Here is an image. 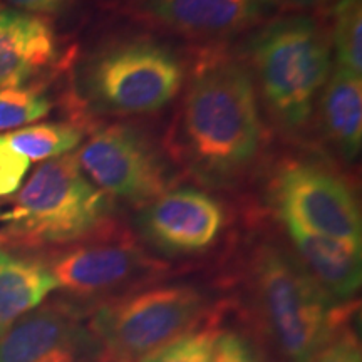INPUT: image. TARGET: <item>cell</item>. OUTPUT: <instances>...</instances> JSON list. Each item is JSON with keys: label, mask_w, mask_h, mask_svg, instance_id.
<instances>
[{"label": "cell", "mask_w": 362, "mask_h": 362, "mask_svg": "<svg viewBox=\"0 0 362 362\" xmlns=\"http://www.w3.org/2000/svg\"><path fill=\"white\" fill-rule=\"evenodd\" d=\"M211 362H260L255 349L237 332H220Z\"/></svg>", "instance_id": "obj_23"}, {"label": "cell", "mask_w": 362, "mask_h": 362, "mask_svg": "<svg viewBox=\"0 0 362 362\" xmlns=\"http://www.w3.org/2000/svg\"><path fill=\"white\" fill-rule=\"evenodd\" d=\"M206 309V296L194 285H156L103 302L88 325L103 361L136 362L193 330Z\"/></svg>", "instance_id": "obj_5"}, {"label": "cell", "mask_w": 362, "mask_h": 362, "mask_svg": "<svg viewBox=\"0 0 362 362\" xmlns=\"http://www.w3.org/2000/svg\"><path fill=\"white\" fill-rule=\"evenodd\" d=\"M322 123L329 139L347 160L362 146V76L336 67L322 94Z\"/></svg>", "instance_id": "obj_16"}, {"label": "cell", "mask_w": 362, "mask_h": 362, "mask_svg": "<svg viewBox=\"0 0 362 362\" xmlns=\"http://www.w3.org/2000/svg\"><path fill=\"white\" fill-rule=\"evenodd\" d=\"M4 2L27 13H51L61 8L64 0H4Z\"/></svg>", "instance_id": "obj_24"}, {"label": "cell", "mask_w": 362, "mask_h": 362, "mask_svg": "<svg viewBox=\"0 0 362 362\" xmlns=\"http://www.w3.org/2000/svg\"><path fill=\"white\" fill-rule=\"evenodd\" d=\"M225 225V211L215 198L193 188L165 192L149 202L139 228L156 248L192 255L210 248Z\"/></svg>", "instance_id": "obj_11"}, {"label": "cell", "mask_w": 362, "mask_h": 362, "mask_svg": "<svg viewBox=\"0 0 362 362\" xmlns=\"http://www.w3.org/2000/svg\"><path fill=\"white\" fill-rule=\"evenodd\" d=\"M83 138V129L67 123L35 124L6 134L7 143L13 151L25 156L29 161H49L64 156L78 148Z\"/></svg>", "instance_id": "obj_17"}, {"label": "cell", "mask_w": 362, "mask_h": 362, "mask_svg": "<svg viewBox=\"0 0 362 362\" xmlns=\"http://www.w3.org/2000/svg\"><path fill=\"white\" fill-rule=\"evenodd\" d=\"M334 49L337 67L362 74L361 0H339L334 8Z\"/></svg>", "instance_id": "obj_18"}, {"label": "cell", "mask_w": 362, "mask_h": 362, "mask_svg": "<svg viewBox=\"0 0 362 362\" xmlns=\"http://www.w3.org/2000/svg\"><path fill=\"white\" fill-rule=\"evenodd\" d=\"M30 161L13 151L6 136H0V197H8L21 188Z\"/></svg>", "instance_id": "obj_21"}, {"label": "cell", "mask_w": 362, "mask_h": 362, "mask_svg": "<svg viewBox=\"0 0 362 362\" xmlns=\"http://www.w3.org/2000/svg\"><path fill=\"white\" fill-rule=\"evenodd\" d=\"M57 52L51 25L33 13L0 8V89L19 88Z\"/></svg>", "instance_id": "obj_14"}, {"label": "cell", "mask_w": 362, "mask_h": 362, "mask_svg": "<svg viewBox=\"0 0 362 362\" xmlns=\"http://www.w3.org/2000/svg\"><path fill=\"white\" fill-rule=\"evenodd\" d=\"M272 200L282 221H293L324 237L362 243V220L349 185L327 166L291 160L270 185Z\"/></svg>", "instance_id": "obj_7"}, {"label": "cell", "mask_w": 362, "mask_h": 362, "mask_svg": "<svg viewBox=\"0 0 362 362\" xmlns=\"http://www.w3.org/2000/svg\"><path fill=\"white\" fill-rule=\"evenodd\" d=\"M298 4H317V2H324V0H296Z\"/></svg>", "instance_id": "obj_25"}, {"label": "cell", "mask_w": 362, "mask_h": 362, "mask_svg": "<svg viewBox=\"0 0 362 362\" xmlns=\"http://www.w3.org/2000/svg\"><path fill=\"white\" fill-rule=\"evenodd\" d=\"M110 202L83 173L76 156L40 165L6 210H0V243L66 245L101 232Z\"/></svg>", "instance_id": "obj_2"}, {"label": "cell", "mask_w": 362, "mask_h": 362, "mask_svg": "<svg viewBox=\"0 0 362 362\" xmlns=\"http://www.w3.org/2000/svg\"><path fill=\"white\" fill-rule=\"evenodd\" d=\"M56 288L47 265L0 248V337Z\"/></svg>", "instance_id": "obj_15"}, {"label": "cell", "mask_w": 362, "mask_h": 362, "mask_svg": "<svg viewBox=\"0 0 362 362\" xmlns=\"http://www.w3.org/2000/svg\"><path fill=\"white\" fill-rule=\"evenodd\" d=\"M78 160L83 173L104 194L131 203H148L170 187V170L138 129L112 124L98 129Z\"/></svg>", "instance_id": "obj_8"}, {"label": "cell", "mask_w": 362, "mask_h": 362, "mask_svg": "<svg viewBox=\"0 0 362 362\" xmlns=\"http://www.w3.org/2000/svg\"><path fill=\"white\" fill-rule=\"evenodd\" d=\"M252 59L279 123L305 128L330 74V42L322 27L302 16L274 22L253 40Z\"/></svg>", "instance_id": "obj_4"}, {"label": "cell", "mask_w": 362, "mask_h": 362, "mask_svg": "<svg viewBox=\"0 0 362 362\" xmlns=\"http://www.w3.org/2000/svg\"><path fill=\"white\" fill-rule=\"evenodd\" d=\"M51 111L49 99L35 89H0V131L17 129Z\"/></svg>", "instance_id": "obj_20"}, {"label": "cell", "mask_w": 362, "mask_h": 362, "mask_svg": "<svg viewBox=\"0 0 362 362\" xmlns=\"http://www.w3.org/2000/svg\"><path fill=\"white\" fill-rule=\"evenodd\" d=\"M275 4L277 0H146L144 11L178 33L220 37L264 19Z\"/></svg>", "instance_id": "obj_13"}, {"label": "cell", "mask_w": 362, "mask_h": 362, "mask_svg": "<svg viewBox=\"0 0 362 362\" xmlns=\"http://www.w3.org/2000/svg\"><path fill=\"white\" fill-rule=\"evenodd\" d=\"M296 259L334 304L347 302L362 282V243L324 237L293 221H282Z\"/></svg>", "instance_id": "obj_12"}, {"label": "cell", "mask_w": 362, "mask_h": 362, "mask_svg": "<svg viewBox=\"0 0 362 362\" xmlns=\"http://www.w3.org/2000/svg\"><path fill=\"white\" fill-rule=\"evenodd\" d=\"M88 322L71 305H44L0 337V362H101Z\"/></svg>", "instance_id": "obj_9"}, {"label": "cell", "mask_w": 362, "mask_h": 362, "mask_svg": "<svg viewBox=\"0 0 362 362\" xmlns=\"http://www.w3.org/2000/svg\"><path fill=\"white\" fill-rule=\"evenodd\" d=\"M176 148L193 176L214 188L235 185L257 160L262 119L257 90L242 62L215 57L189 79Z\"/></svg>", "instance_id": "obj_1"}, {"label": "cell", "mask_w": 362, "mask_h": 362, "mask_svg": "<svg viewBox=\"0 0 362 362\" xmlns=\"http://www.w3.org/2000/svg\"><path fill=\"white\" fill-rule=\"evenodd\" d=\"M257 309L287 362H312L341 327V317L293 253L272 243L259 247L252 260Z\"/></svg>", "instance_id": "obj_3"}, {"label": "cell", "mask_w": 362, "mask_h": 362, "mask_svg": "<svg viewBox=\"0 0 362 362\" xmlns=\"http://www.w3.org/2000/svg\"><path fill=\"white\" fill-rule=\"evenodd\" d=\"M163 269V264L126 240L76 247L49 265L57 287L79 297L115 296Z\"/></svg>", "instance_id": "obj_10"}, {"label": "cell", "mask_w": 362, "mask_h": 362, "mask_svg": "<svg viewBox=\"0 0 362 362\" xmlns=\"http://www.w3.org/2000/svg\"><path fill=\"white\" fill-rule=\"evenodd\" d=\"M218 337L220 330L211 325L194 327L136 362H211Z\"/></svg>", "instance_id": "obj_19"}, {"label": "cell", "mask_w": 362, "mask_h": 362, "mask_svg": "<svg viewBox=\"0 0 362 362\" xmlns=\"http://www.w3.org/2000/svg\"><path fill=\"white\" fill-rule=\"evenodd\" d=\"M312 362H362L359 339L352 330H341L339 327Z\"/></svg>", "instance_id": "obj_22"}, {"label": "cell", "mask_w": 362, "mask_h": 362, "mask_svg": "<svg viewBox=\"0 0 362 362\" xmlns=\"http://www.w3.org/2000/svg\"><path fill=\"white\" fill-rule=\"evenodd\" d=\"M183 78V64L165 45L126 40L89 59L83 72V89L98 110L144 115L173 101Z\"/></svg>", "instance_id": "obj_6"}]
</instances>
